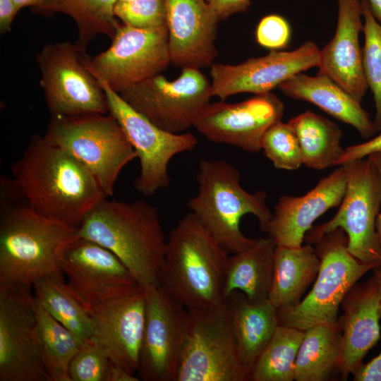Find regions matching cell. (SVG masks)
Listing matches in <instances>:
<instances>
[{
  "instance_id": "1",
  "label": "cell",
  "mask_w": 381,
  "mask_h": 381,
  "mask_svg": "<svg viewBox=\"0 0 381 381\" xmlns=\"http://www.w3.org/2000/svg\"><path fill=\"white\" fill-rule=\"evenodd\" d=\"M11 177L1 178V195L19 200L36 213L74 228L102 198L92 174L61 148L34 134L12 165Z\"/></svg>"
},
{
  "instance_id": "2",
  "label": "cell",
  "mask_w": 381,
  "mask_h": 381,
  "mask_svg": "<svg viewBox=\"0 0 381 381\" xmlns=\"http://www.w3.org/2000/svg\"><path fill=\"white\" fill-rule=\"evenodd\" d=\"M78 236L112 252L143 287L159 286L167 240L152 205L105 197L86 214Z\"/></svg>"
},
{
  "instance_id": "3",
  "label": "cell",
  "mask_w": 381,
  "mask_h": 381,
  "mask_svg": "<svg viewBox=\"0 0 381 381\" xmlns=\"http://www.w3.org/2000/svg\"><path fill=\"white\" fill-rule=\"evenodd\" d=\"M78 229L1 195L0 284L32 288L44 277H64L61 255L78 236Z\"/></svg>"
},
{
  "instance_id": "4",
  "label": "cell",
  "mask_w": 381,
  "mask_h": 381,
  "mask_svg": "<svg viewBox=\"0 0 381 381\" xmlns=\"http://www.w3.org/2000/svg\"><path fill=\"white\" fill-rule=\"evenodd\" d=\"M229 253L190 212L169 233L159 286L188 310L222 306Z\"/></svg>"
},
{
  "instance_id": "5",
  "label": "cell",
  "mask_w": 381,
  "mask_h": 381,
  "mask_svg": "<svg viewBox=\"0 0 381 381\" xmlns=\"http://www.w3.org/2000/svg\"><path fill=\"white\" fill-rule=\"evenodd\" d=\"M196 179L198 193L187 202L190 212L229 253L253 245L255 239L242 233L240 222L244 215L253 214L265 231L272 215L265 191H246L238 171L222 159L200 160Z\"/></svg>"
},
{
  "instance_id": "6",
  "label": "cell",
  "mask_w": 381,
  "mask_h": 381,
  "mask_svg": "<svg viewBox=\"0 0 381 381\" xmlns=\"http://www.w3.org/2000/svg\"><path fill=\"white\" fill-rule=\"evenodd\" d=\"M82 164L106 197L112 196L122 169L137 154L111 114L52 116L44 135Z\"/></svg>"
},
{
  "instance_id": "7",
  "label": "cell",
  "mask_w": 381,
  "mask_h": 381,
  "mask_svg": "<svg viewBox=\"0 0 381 381\" xmlns=\"http://www.w3.org/2000/svg\"><path fill=\"white\" fill-rule=\"evenodd\" d=\"M347 241L346 233L339 228L314 243L320 260L315 283L303 300L277 310L279 325L305 331L338 321L346 295L364 274L377 267L353 257L347 250Z\"/></svg>"
},
{
  "instance_id": "8",
  "label": "cell",
  "mask_w": 381,
  "mask_h": 381,
  "mask_svg": "<svg viewBox=\"0 0 381 381\" xmlns=\"http://www.w3.org/2000/svg\"><path fill=\"white\" fill-rule=\"evenodd\" d=\"M346 188L337 214L327 222L311 228L306 234L308 244L339 228L347 236V250L357 260L381 266V246L377 219L381 209V178L368 157L341 165Z\"/></svg>"
},
{
  "instance_id": "9",
  "label": "cell",
  "mask_w": 381,
  "mask_h": 381,
  "mask_svg": "<svg viewBox=\"0 0 381 381\" xmlns=\"http://www.w3.org/2000/svg\"><path fill=\"white\" fill-rule=\"evenodd\" d=\"M176 381H246L226 303L188 309Z\"/></svg>"
},
{
  "instance_id": "10",
  "label": "cell",
  "mask_w": 381,
  "mask_h": 381,
  "mask_svg": "<svg viewBox=\"0 0 381 381\" xmlns=\"http://www.w3.org/2000/svg\"><path fill=\"white\" fill-rule=\"evenodd\" d=\"M84 56L68 41L47 43L37 54L40 84L52 116L109 114L106 94Z\"/></svg>"
},
{
  "instance_id": "11",
  "label": "cell",
  "mask_w": 381,
  "mask_h": 381,
  "mask_svg": "<svg viewBox=\"0 0 381 381\" xmlns=\"http://www.w3.org/2000/svg\"><path fill=\"white\" fill-rule=\"evenodd\" d=\"M133 109L160 128L183 133L210 104L211 82L198 68H183L174 80L162 73L120 92Z\"/></svg>"
},
{
  "instance_id": "12",
  "label": "cell",
  "mask_w": 381,
  "mask_h": 381,
  "mask_svg": "<svg viewBox=\"0 0 381 381\" xmlns=\"http://www.w3.org/2000/svg\"><path fill=\"white\" fill-rule=\"evenodd\" d=\"M97 78L106 94L109 113L121 125L139 159L140 169L133 183L135 189L150 196L167 188L171 180L168 171L171 159L193 150L198 144L196 137L190 133H174L160 128Z\"/></svg>"
},
{
  "instance_id": "13",
  "label": "cell",
  "mask_w": 381,
  "mask_h": 381,
  "mask_svg": "<svg viewBox=\"0 0 381 381\" xmlns=\"http://www.w3.org/2000/svg\"><path fill=\"white\" fill-rule=\"evenodd\" d=\"M167 25L138 28L119 24L105 51L89 59L87 68L116 92L162 73L171 64Z\"/></svg>"
},
{
  "instance_id": "14",
  "label": "cell",
  "mask_w": 381,
  "mask_h": 381,
  "mask_svg": "<svg viewBox=\"0 0 381 381\" xmlns=\"http://www.w3.org/2000/svg\"><path fill=\"white\" fill-rule=\"evenodd\" d=\"M0 381H50L40 351L30 287L0 284Z\"/></svg>"
},
{
  "instance_id": "15",
  "label": "cell",
  "mask_w": 381,
  "mask_h": 381,
  "mask_svg": "<svg viewBox=\"0 0 381 381\" xmlns=\"http://www.w3.org/2000/svg\"><path fill=\"white\" fill-rule=\"evenodd\" d=\"M145 288L146 318L138 373L144 381H176L188 309L159 286Z\"/></svg>"
},
{
  "instance_id": "16",
  "label": "cell",
  "mask_w": 381,
  "mask_h": 381,
  "mask_svg": "<svg viewBox=\"0 0 381 381\" xmlns=\"http://www.w3.org/2000/svg\"><path fill=\"white\" fill-rule=\"evenodd\" d=\"M319 62L320 49L313 42L307 41L292 51H270L265 56L236 65L212 64V97L224 101L239 93L271 92L294 75L318 67Z\"/></svg>"
},
{
  "instance_id": "17",
  "label": "cell",
  "mask_w": 381,
  "mask_h": 381,
  "mask_svg": "<svg viewBox=\"0 0 381 381\" xmlns=\"http://www.w3.org/2000/svg\"><path fill=\"white\" fill-rule=\"evenodd\" d=\"M284 111V103L274 94L255 95L237 103H210L193 127L212 142L258 152L265 133L282 120Z\"/></svg>"
},
{
  "instance_id": "18",
  "label": "cell",
  "mask_w": 381,
  "mask_h": 381,
  "mask_svg": "<svg viewBox=\"0 0 381 381\" xmlns=\"http://www.w3.org/2000/svg\"><path fill=\"white\" fill-rule=\"evenodd\" d=\"M90 339L114 363L138 373L146 318L145 288L138 283L90 309Z\"/></svg>"
},
{
  "instance_id": "19",
  "label": "cell",
  "mask_w": 381,
  "mask_h": 381,
  "mask_svg": "<svg viewBox=\"0 0 381 381\" xmlns=\"http://www.w3.org/2000/svg\"><path fill=\"white\" fill-rule=\"evenodd\" d=\"M61 267L68 287L87 310L138 283L112 252L79 236L65 247Z\"/></svg>"
},
{
  "instance_id": "20",
  "label": "cell",
  "mask_w": 381,
  "mask_h": 381,
  "mask_svg": "<svg viewBox=\"0 0 381 381\" xmlns=\"http://www.w3.org/2000/svg\"><path fill=\"white\" fill-rule=\"evenodd\" d=\"M171 64L176 67H210L217 56L219 18L206 0H164Z\"/></svg>"
},
{
  "instance_id": "21",
  "label": "cell",
  "mask_w": 381,
  "mask_h": 381,
  "mask_svg": "<svg viewBox=\"0 0 381 381\" xmlns=\"http://www.w3.org/2000/svg\"><path fill=\"white\" fill-rule=\"evenodd\" d=\"M346 188L345 171L339 166L305 195L281 196L264 232L276 246L301 247L313 223L341 203Z\"/></svg>"
},
{
  "instance_id": "22",
  "label": "cell",
  "mask_w": 381,
  "mask_h": 381,
  "mask_svg": "<svg viewBox=\"0 0 381 381\" xmlns=\"http://www.w3.org/2000/svg\"><path fill=\"white\" fill-rule=\"evenodd\" d=\"M337 23L332 39L320 49V73L327 75L357 101L367 90L359 35L363 32L361 0H337Z\"/></svg>"
},
{
  "instance_id": "23",
  "label": "cell",
  "mask_w": 381,
  "mask_h": 381,
  "mask_svg": "<svg viewBox=\"0 0 381 381\" xmlns=\"http://www.w3.org/2000/svg\"><path fill=\"white\" fill-rule=\"evenodd\" d=\"M339 320L342 332L340 372L346 380L362 364L380 338L381 295L375 277L354 285L343 299Z\"/></svg>"
},
{
  "instance_id": "24",
  "label": "cell",
  "mask_w": 381,
  "mask_h": 381,
  "mask_svg": "<svg viewBox=\"0 0 381 381\" xmlns=\"http://www.w3.org/2000/svg\"><path fill=\"white\" fill-rule=\"evenodd\" d=\"M278 88L286 96L311 103L337 120L351 125L363 138H370L376 132L373 121L361 102L326 75L318 73L310 76L299 73Z\"/></svg>"
},
{
  "instance_id": "25",
  "label": "cell",
  "mask_w": 381,
  "mask_h": 381,
  "mask_svg": "<svg viewBox=\"0 0 381 381\" xmlns=\"http://www.w3.org/2000/svg\"><path fill=\"white\" fill-rule=\"evenodd\" d=\"M239 358L249 374L277 326V309L267 299L250 301L239 291L225 299Z\"/></svg>"
},
{
  "instance_id": "26",
  "label": "cell",
  "mask_w": 381,
  "mask_h": 381,
  "mask_svg": "<svg viewBox=\"0 0 381 381\" xmlns=\"http://www.w3.org/2000/svg\"><path fill=\"white\" fill-rule=\"evenodd\" d=\"M276 245L269 236L255 239L248 248L229 256L226 267L224 299L234 291L250 301L268 298L274 272Z\"/></svg>"
},
{
  "instance_id": "27",
  "label": "cell",
  "mask_w": 381,
  "mask_h": 381,
  "mask_svg": "<svg viewBox=\"0 0 381 381\" xmlns=\"http://www.w3.org/2000/svg\"><path fill=\"white\" fill-rule=\"evenodd\" d=\"M320 260L310 244L298 248L276 246L268 300L277 309L292 306L315 280Z\"/></svg>"
},
{
  "instance_id": "28",
  "label": "cell",
  "mask_w": 381,
  "mask_h": 381,
  "mask_svg": "<svg viewBox=\"0 0 381 381\" xmlns=\"http://www.w3.org/2000/svg\"><path fill=\"white\" fill-rule=\"evenodd\" d=\"M342 332L339 322L305 330L295 362L296 381H322L340 371Z\"/></svg>"
},
{
  "instance_id": "29",
  "label": "cell",
  "mask_w": 381,
  "mask_h": 381,
  "mask_svg": "<svg viewBox=\"0 0 381 381\" xmlns=\"http://www.w3.org/2000/svg\"><path fill=\"white\" fill-rule=\"evenodd\" d=\"M117 0H43L32 11L36 14L52 16L64 13L74 21L78 33L75 43L79 51L86 54L89 44L98 35L112 39L119 25L114 13Z\"/></svg>"
},
{
  "instance_id": "30",
  "label": "cell",
  "mask_w": 381,
  "mask_h": 381,
  "mask_svg": "<svg viewBox=\"0 0 381 381\" xmlns=\"http://www.w3.org/2000/svg\"><path fill=\"white\" fill-rule=\"evenodd\" d=\"M288 123L298 138L303 164L315 169L335 166L344 150L341 146L342 132L336 123L310 111Z\"/></svg>"
},
{
  "instance_id": "31",
  "label": "cell",
  "mask_w": 381,
  "mask_h": 381,
  "mask_svg": "<svg viewBox=\"0 0 381 381\" xmlns=\"http://www.w3.org/2000/svg\"><path fill=\"white\" fill-rule=\"evenodd\" d=\"M32 288L42 307L81 344L90 339L91 315L68 287L64 277H44L36 280Z\"/></svg>"
},
{
  "instance_id": "32",
  "label": "cell",
  "mask_w": 381,
  "mask_h": 381,
  "mask_svg": "<svg viewBox=\"0 0 381 381\" xmlns=\"http://www.w3.org/2000/svg\"><path fill=\"white\" fill-rule=\"evenodd\" d=\"M35 313L40 351L50 381H71L69 365L81 344L36 298Z\"/></svg>"
},
{
  "instance_id": "33",
  "label": "cell",
  "mask_w": 381,
  "mask_h": 381,
  "mask_svg": "<svg viewBox=\"0 0 381 381\" xmlns=\"http://www.w3.org/2000/svg\"><path fill=\"white\" fill-rule=\"evenodd\" d=\"M305 331L279 325L250 373L253 381H292Z\"/></svg>"
},
{
  "instance_id": "34",
  "label": "cell",
  "mask_w": 381,
  "mask_h": 381,
  "mask_svg": "<svg viewBox=\"0 0 381 381\" xmlns=\"http://www.w3.org/2000/svg\"><path fill=\"white\" fill-rule=\"evenodd\" d=\"M363 19L364 44L362 48L363 73L375 107L373 121L376 131H381V23L373 16L368 1L361 0Z\"/></svg>"
},
{
  "instance_id": "35",
  "label": "cell",
  "mask_w": 381,
  "mask_h": 381,
  "mask_svg": "<svg viewBox=\"0 0 381 381\" xmlns=\"http://www.w3.org/2000/svg\"><path fill=\"white\" fill-rule=\"evenodd\" d=\"M262 150L275 168L295 170L303 164V157L296 134L289 123L279 121L265 133Z\"/></svg>"
},
{
  "instance_id": "36",
  "label": "cell",
  "mask_w": 381,
  "mask_h": 381,
  "mask_svg": "<svg viewBox=\"0 0 381 381\" xmlns=\"http://www.w3.org/2000/svg\"><path fill=\"white\" fill-rule=\"evenodd\" d=\"M114 13L122 23L134 28H152L167 25L164 0H117Z\"/></svg>"
},
{
  "instance_id": "37",
  "label": "cell",
  "mask_w": 381,
  "mask_h": 381,
  "mask_svg": "<svg viewBox=\"0 0 381 381\" xmlns=\"http://www.w3.org/2000/svg\"><path fill=\"white\" fill-rule=\"evenodd\" d=\"M110 359L91 340L83 343L71 360V381H105Z\"/></svg>"
},
{
  "instance_id": "38",
  "label": "cell",
  "mask_w": 381,
  "mask_h": 381,
  "mask_svg": "<svg viewBox=\"0 0 381 381\" xmlns=\"http://www.w3.org/2000/svg\"><path fill=\"white\" fill-rule=\"evenodd\" d=\"M289 22L282 16L270 14L263 17L256 28L258 44L270 51H280L289 46L291 40Z\"/></svg>"
},
{
  "instance_id": "39",
  "label": "cell",
  "mask_w": 381,
  "mask_h": 381,
  "mask_svg": "<svg viewBox=\"0 0 381 381\" xmlns=\"http://www.w3.org/2000/svg\"><path fill=\"white\" fill-rule=\"evenodd\" d=\"M377 152H381V131L377 135L365 142L346 147L335 166H341L353 160L365 158Z\"/></svg>"
},
{
  "instance_id": "40",
  "label": "cell",
  "mask_w": 381,
  "mask_h": 381,
  "mask_svg": "<svg viewBox=\"0 0 381 381\" xmlns=\"http://www.w3.org/2000/svg\"><path fill=\"white\" fill-rule=\"evenodd\" d=\"M214 11L219 20L228 18L233 14L244 12L252 0H206Z\"/></svg>"
},
{
  "instance_id": "41",
  "label": "cell",
  "mask_w": 381,
  "mask_h": 381,
  "mask_svg": "<svg viewBox=\"0 0 381 381\" xmlns=\"http://www.w3.org/2000/svg\"><path fill=\"white\" fill-rule=\"evenodd\" d=\"M353 375L355 381H381V352L368 363H363Z\"/></svg>"
},
{
  "instance_id": "42",
  "label": "cell",
  "mask_w": 381,
  "mask_h": 381,
  "mask_svg": "<svg viewBox=\"0 0 381 381\" xmlns=\"http://www.w3.org/2000/svg\"><path fill=\"white\" fill-rule=\"evenodd\" d=\"M21 8L12 0H0V32L4 35L11 30V25Z\"/></svg>"
},
{
  "instance_id": "43",
  "label": "cell",
  "mask_w": 381,
  "mask_h": 381,
  "mask_svg": "<svg viewBox=\"0 0 381 381\" xmlns=\"http://www.w3.org/2000/svg\"><path fill=\"white\" fill-rule=\"evenodd\" d=\"M135 375L110 360L105 381H139Z\"/></svg>"
},
{
  "instance_id": "44",
  "label": "cell",
  "mask_w": 381,
  "mask_h": 381,
  "mask_svg": "<svg viewBox=\"0 0 381 381\" xmlns=\"http://www.w3.org/2000/svg\"><path fill=\"white\" fill-rule=\"evenodd\" d=\"M368 157L370 158L373 160V162L375 163V166L377 167L379 171L380 178H381V152L373 153L368 155ZM376 228H377V232L379 236L380 243L381 246V209H380V213L377 219Z\"/></svg>"
},
{
  "instance_id": "45",
  "label": "cell",
  "mask_w": 381,
  "mask_h": 381,
  "mask_svg": "<svg viewBox=\"0 0 381 381\" xmlns=\"http://www.w3.org/2000/svg\"><path fill=\"white\" fill-rule=\"evenodd\" d=\"M371 11L376 20L381 23V0H368Z\"/></svg>"
},
{
  "instance_id": "46",
  "label": "cell",
  "mask_w": 381,
  "mask_h": 381,
  "mask_svg": "<svg viewBox=\"0 0 381 381\" xmlns=\"http://www.w3.org/2000/svg\"><path fill=\"white\" fill-rule=\"evenodd\" d=\"M15 2L20 8L23 7L30 6L32 9L39 7L42 3L43 0H12Z\"/></svg>"
},
{
  "instance_id": "47",
  "label": "cell",
  "mask_w": 381,
  "mask_h": 381,
  "mask_svg": "<svg viewBox=\"0 0 381 381\" xmlns=\"http://www.w3.org/2000/svg\"><path fill=\"white\" fill-rule=\"evenodd\" d=\"M373 270H374V274L373 275H374V277H375V279H376V280L377 282L379 289H380V295H381V266L373 269Z\"/></svg>"
},
{
  "instance_id": "48",
  "label": "cell",
  "mask_w": 381,
  "mask_h": 381,
  "mask_svg": "<svg viewBox=\"0 0 381 381\" xmlns=\"http://www.w3.org/2000/svg\"><path fill=\"white\" fill-rule=\"evenodd\" d=\"M119 1H132V0H119Z\"/></svg>"
}]
</instances>
